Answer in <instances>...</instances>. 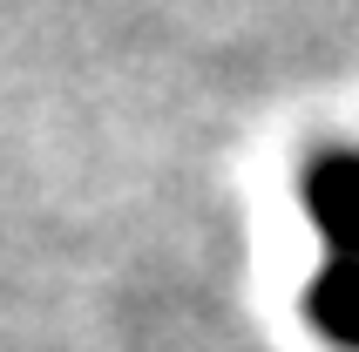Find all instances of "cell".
Listing matches in <instances>:
<instances>
[{"label":"cell","instance_id":"1","mask_svg":"<svg viewBox=\"0 0 359 352\" xmlns=\"http://www.w3.org/2000/svg\"><path fill=\"white\" fill-rule=\"evenodd\" d=\"M299 203L332 257H359V149H319L299 176Z\"/></svg>","mask_w":359,"mask_h":352},{"label":"cell","instance_id":"2","mask_svg":"<svg viewBox=\"0 0 359 352\" xmlns=\"http://www.w3.org/2000/svg\"><path fill=\"white\" fill-rule=\"evenodd\" d=\"M305 318L332 346L359 352V257H325L305 285Z\"/></svg>","mask_w":359,"mask_h":352}]
</instances>
